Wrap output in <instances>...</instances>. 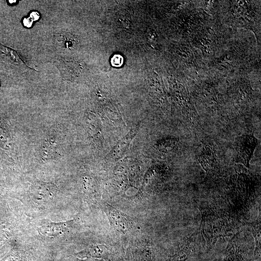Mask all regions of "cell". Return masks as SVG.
<instances>
[{"label": "cell", "instance_id": "cell-8", "mask_svg": "<svg viewBox=\"0 0 261 261\" xmlns=\"http://www.w3.org/2000/svg\"><path fill=\"white\" fill-rule=\"evenodd\" d=\"M193 233L177 247L167 261H186L193 251L194 242Z\"/></svg>", "mask_w": 261, "mask_h": 261}, {"label": "cell", "instance_id": "cell-15", "mask_svg": "<svg viewBox=\"0 0 261 261\" xmlns=\"http://www.w3.org/2000/svg\"><path fill=\"white\" fill-rule=\"evenodd\" d=\"M122 58L121 56L116 55L112 58V63L115 66H120L123 62Z\"/></svg>", "mask_w": 261, "mask_h": 261}, {"label": "cell", "instance_id": "cell-10", "mask_svg": "<svg viewBox=\"0 0 261 261\" xmlns=\"http://www.w3.org/2000/svg\"><path fill=\"white\" fill-rule=\"evenodd\" d=\"M224 261H243L240 248L233 240L229 242L226 248Z\"/></svg>", "mask_w": 261, "mask_h": 261}, {"label": "cell", "instance_id": "cell-18", "mask_svg": "<svg viewBox=\"0 0 261 261\" xmlns=\"http://www.w3.org/2000/svg\"><path fill=\"white\" fill-rule=\"evenodd\" d=\"M94 260H82V259H80L79 261H105L101 259H93Z\"/></svg>", "mask_w": 261, "mask_h": 261}, {"label": "cell", "instance_id": "cell-9", "mask_svg": "<svg viewBox=\"0 0 261 261\" xmlns=\"http://www.w3.org/2000/svg\"><path fill=\"white\" fill-rule=\"evenodd\" d=\"M216 157L213 146L209 144H204L201 153L198 155L197 160L204 171L208 172L214 167L217 161Z\"/></svg>", "mask_w": 261, "mask_h": 261}, {"label": "cell", "instance_id": "cell-16", "mask_svg": "<svg viewBox=\"0 0 261 261\" xmlns=\"http://www.w3.org/2000/svg\"><path fill=\"white\" fill-rule=\"evenodd\" d=\"M29 17L33 21H34L39 19L40 15L38 12L33 11L30 14Z\"/></svg>", "mask_w": 261, "mask_h": 261}, {"label": "cell", "instance_id": "cell-13", "mask_svg": "<svg viewBox=\"0 0 261 261\" xmlns=\"http://www.w3.org/2000/svg\"><path fill=\"white\" fill-rule=\"evenodd\" d=\"M176 138H167L161 140L157 145L158 150L162 152H167L172 150L178 143Z\"/></svg>", "mask_w": 261, "mask_h": 261}, {"label": "cell", "instance_id": "cell-4", "mask_svg": "<svg viewBox=\"0 0 261 261\" xmlns=\"http://www.w3.org/2000/svg\"><path fill=\"white\" fill-rule=\"evenodd\" d=\"M74 224V219L60 222L44 220L38 227L40 233L46 237H59L68 232Z\"/></svg>", "mask_w": 261, "mask_h": 261}, {"label": "cell", "instance_id": "cell-7", "mask_svg": "<svg viewBox=\"0 0 261 261\" xmlns=\"http://www.w3.org/2000/svg\"><path fill=\"white\" fill-rule=\"evenodd\" d=\"M139 127L138 125L121 138L107 156V158L116 160L123 157L128 150L132 140L136 135Z\"/></svg>", "mask_w": 261, "mask_h": 261}, {"label": "cell", "instance_id": "cell-12", "mask_svg": "<svg viewBox=\"0 0 261 261\" xmlns=\"http://www.w3.org/2000/svg\"><path fill=\"white\" fill-rule=\"evenodd\" d=\"M253 235L255 241L254 256L256 258L261 257V221L254 222L252 224Z\"/></svg>", "mask_w": 261, "mask_h": 261}, {"label": "cell", "instance_id": "cell-6", "mask_svg": "<svg viewBox=\"0 0 261 261\" xmlns=\"http://www.w3.org/2000/svg\"><path fill=\"white\" fill-rule=\"evenodd\" d=\"M53 64L59 71L62 79L66 81L75 80L80 74L82 69L80 64L73 60L58 59L54 61Z\"/></svg>", "mask_w": 261, "mask_h": 261}, {"label": "cell", "instance_id": "cell-11", "mask_svg": "<svg viewBox=\"0 0 261 261\" xmlns=\"http://www.w3.org/2000/svg\"><path fill=\"white\" fill-rule=\"evenodd\" d=\"M57 40L61 47L68 49L75 48L78 42L76 37L69 33L60 34Z\"/></svg>", "mask_w": 261, "mask_h": 261}, {"label": "cell", "instance_id": "cell-2", "mask_svg": "<svg viewBox=\"0 0 261 261\" xmlns=\"http://www.w3.org/2000/svg\"><path fill=\"white\" fill-rule=\"evenodd\" d=\"M106 214L112 227L122 234H127L132 227L130 218L108 203L101 204Z\"/></svg>", "mask_w": 261, "mask_h": 261}, {"label": "cell", "instance_id": "cell-3", "mask_svg": "<svg viewBox=\"0 0 261 261\" xmlns=\"http://www.w3.org/2000/svg\"><path fill=\"white\" fill-rule=\"evenodd\" d=\"M258 144V140L253 134H246L240 136L237 142L236 162L248 168L253 152Z\"/></svg>", "mask_w": 261, "mask_h": 261}, {"label": "cell", "instance_id": "cell-14", "mask_svg": "<svg viewBox=\"0 0 261 261\" xmlns=\"http://www.w3.org/2000/svg\"><path fill=\"white\" fill-rule=\"evenodd\" d=\"M22 259L21 251L13 246L0 259V261H21Z\"/></svg>", "mask_w": 261, "mask_h": 261}, {"label": "cell", "instance_id": "cell-1", "mask_svg": "<svg viewBox=\"0 0 261 261\" xmlns=\"http://www.w3.org/2000/svg\"><path fill=\"white\" fill-rule=\"evenodd\" d=\"M200 232L209 247H212L217 239L225 236L230 231V225L224 214L212 209L201 210Z\"/></svg>", "mask_w": 261, "mask_h": 261}, {"label": "cell", "instance_id": "cell-17", "mask_svg": "<svg viewBox=\"0 0 261 261\" xmlns=\"http://www.w3.org/2000/svg\"><path fill=\"white\" fill-rule=\"evenodd\" d=\"M33 21L29 17L25 18L23 20V24L27 27H30L32 26Z\"/></svg>", "mask_w": 261, "mask_h": 261}, {"label": "cell", "instance_id": "cell-5", "mask_svg": "<svg viewBox=\"0 0 261 261\" xmlns=\"http://www.w3.org/2000/svg\"><path fill=\"white\" fill-rule=\"evenodd\" d=\"M113 253L111 249L104 244H96L88 246L75 254L79 259H97L110 261Z\"/></svg>", "mask_w": 261, "mask_h": 261}]
</instances>
